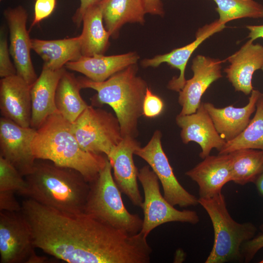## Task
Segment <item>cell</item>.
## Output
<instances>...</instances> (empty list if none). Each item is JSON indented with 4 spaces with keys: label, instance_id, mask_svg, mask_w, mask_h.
I'll return each mask as SVG.
<instances>
[{
    "label": "cell",
    "instance_id": "6da1fadb",
    "mask_svg": "<svg viewBox=\"0 0 263 263\" xmlns=\"http://www.w3.org/2000/svg\"><path fill=\"white\" fill-rule=\"evenodd\" d=\"M21 212L36 248L69 263H148L152 249L139 232L129 234L85 213L73 214L28 198Z\"/></svg>",
    "mask_w": 263,
    "mask_h": 263
},
{
    "label": "cell",
    "instance_id": "7a4b0ae2",
    "mask_svg": "<svg viewBox=\"0 0 263 263\" xmlns=\"http://www.w3.org/2000/svg\"><path fill=\"white\" fill-rule=\"evenodd\" d=\"M71 124L59 113L48 116L36 129L31 143L33 153L36 159L50 161L77 171L91 183L98 176L108 157L83 150Z\"/></svg>",
    "mask_w": 263,
    "mask_h": 263
},
{
    "label": "cell",
    "instance_id": "3957f363",
    "mask_svg": "<svg viewBox=\"0 0 263 263\" xmlns=\"http://www.w3.org/2000/svg\"><path fill=\"white\" fill-rule=\"evenodd\" d=\"M25 179L28 198L62 212L84 213L90 183L77 171L36 159L32 172Z\"/></svg>",
    "mask_w": 263,
    "mask_h": 263
},
{
    "label": "cell",
    "instance_id": "277c9868",
    "mask_svg": "<svg viewBox=\"0 0 263 263\" xmlns=\"http://www.w3.org/2000/svg\"><path fill=\"white\" fill-rule=\"evenodd\" d=\"M135 64L111 76L102 82L86 77H77L81 88L97 92L92 105H109L113 110L121 127L123 137L135 138L138 134L139 118L143 115V104L148 88L147 83L137 75Z\"/></svg>",
    "mask_w": 263,
    "mask_h": 263
},
{
    "label": "cell",
    "instance_id": "5b68a950",
    "mask_svg": "<svg viewBox=\"0 0 263 263\" xmlns=\"http://www.w3.org/2000/svg\"><path fill=\"white\" fill-rule=\"evenodd\" d=\"M212 224L214 243L206 263H224L244 261L243 244L253 238L256 226L251 222L239 223L229 213L222 192L207 198H198Z\"/></svg>",
    "mask_w": 263,
    "mask_h": 263
},
{
    "label": "cell",
    "instance_id": "8992f818",
    "mask_svg": "<svg viewBox=\"0 0 263 263\" xmlns=\"http://www.w3.org/2000/svg\"><path fill=\"white\" fill-rule=\"evenodd\" d=\"M112 170L108 158L98 176L90 183L84 213L129 234H136L142 229L143 219L126 208Z\"/></svg>",
    "mask_w": 263,
    "mask_h": 263
},
{
    "label": "cell",
    "instance_id": "52a82bcc",
    "mask_svg": "<svg viewBox=\"0 0 263 263\" xmlns=\"http://www.w3.org/2000/svg\"><path fill=\"white\" fill-rule=\"evenodd\" d=\"M71 125L81 147L90 152L108 156L123 139L117 117L92 105H89Z\"/></svg>",
    "mask_w": 263,
    "mask_h": 263
},
{
    "label": "cell",
    "instance_id": "ba28073f",
    "mask_svg": "<svg viewBox=\"0 0 263 263\" xmlns=\"http://www.w3.org/2000/svg\"><path fill=\"white\" fill-rule=\"evenodd\" d=\"M138 179L144 194L141 207L144 218L140 232L145 237H147L153 229L165 223L181 222L194 225L199 222L196 211L178 210L164 198L160 190L159 180L149 165L139 169Z\"/></svg>",
    "mask_w": 263,
    "mask_h": 263
},
{
    "label": "cell",
    "instance_id": "9c48e42d",
    "mask_svg": "<svg viewBox=\"0 0 263 263\" xmlns=\"http://www.w3.org/2000/svg\"><path fill=\"white\" fill-rule=\"evenodd\" d=\"M35 248L31 227L21 211H0V263H46Z\"/></svg>",
    "mask_w": 263,
    "mask_h": 263
},
{
    "label": "cell",
    "instance_id": "30bf717a",
    "mask_svg": "<svg viewBox=\"0 0 263 263\" xmlns=\"http://www.w3.org/2000/svg\"><path fill=\"white\" fill-rule=\"evenodd\" d=\"M160 131L154 132L148 144L139 147L134 154L144 160L161 182L164 198L172 206L181 207L199 204L198 198L188 192L176 178L161 144Z\"/></svg>",
    "mask_w": 263,
    "mask_h": 263
},
{
    "label": "cell",
    "instance_id": "8fae6325",
    "mask_svg": "<svg viewBox=\"0 0 263 263\" xmlns=\"http://www.w3.org/2000/svg\"><path fill=\"white\" fill-rule=\"evenodd\" d=\"M36 131L31 127H23L0 117V156L24 177L32 172L36 160L31 147Z\"/></svg>",
    "mask_w": 263,
    "mask_h": 263
},
{
    "label": "cell",
    "instance_id": "7c38bea8",
    "mask_svg": "<svg viewBox=\"0 0 263 263\" xmlns=\"http://www.w3.org/2000/svg\"><path fill=\"white\" fill-rule=\"evenodd\" d=\"M4 15L9 30V51L17 75L31 86L38 76L31 58V39L26 28L27 12L22 6H18L5 9Z\"/></svg>",
    "mask_w": 263,
    "mask_h": 263
},
{
    "label": "cell",
    "instance_id": "4fadbf2b",
    "mask_svg": "<svg viewBox=\"0 0 263 263\" xmlns=\"http://www.w3.org/2000/svg\"><path fill=\"white\" fill-rule=\"evenodd\" d=\"M223 61L203 55H197L192 60L193 76L186 80L179 92L178 103L182 107L180 114L194 113L200 106L202 97L211 84L221 78Z\"/></svg>",
    "mask_w": 263,
    "mask_h": 263
},
{
    "label": "cell",
    "instance_id": "5bb4252c",
    "mask_svg": "<svg viewBox=\"0 0 263 263\" xmlns=\"http://www.w3.org/2000/svg\"><path fill=\"white\" fill-rule=\"evenodd\" d=\"M140 144L132 137H124L107 156L113 172V178L121 192L132 204L141 207L143 202L138 183V170L133 155Z\"/></svg>",
    "mask_w": 263,
    "mask_h": 263
},
{
    "label": "cell",
    "instance_id": "9a60e30c",
    "mask_svg": "<svg viewBox=\"0 0 263 263\" xmlns=\"http://www.w3.org/2000/svg\"><path fill=\"white\" fill-rule=\"evenodd\" d=\"M176 122L181 129L180 136L183 143H197L201 149L199 156L203 159L210 155L213 148L220 151L226 143L217 132L204 102L201 103L194 113L178 114Z\"/></svg>",
    "mask_w": 263,
    "mask_h": 263
},
{
    "label": "cell",
    "instance_id": "2e32d148",
    "mask_svg": "<svg viewBox=\"0 0 263 263\" xmlns=\"http://www.w3.org/2000/svg\"><path fill=\"white\" fill-rule=\"evenodd\" d=\"M1 116L23 127H31V86L17 74L0 81Z\"/></svg>",
    "mask_w": 263,
    "mask_h": 263
},
{
    "label": "cell",
    "instance_id": "e0dca14e",
    "mask_svg": "<svg viewBox=\"0 0 263 263\" xmlns=\"http://www.w3.org/2000/svg\"><path fill=\"white\" fill-rule=\"evenodd\" d=\"M185 174L198 185L199 198L213 197L222 192L223 187L232 181L230 155H209Z\"/></svg>",
    "mask_w": 263,
    "mask_h": 263
},
{
    "label": "cell",
    "instance_id": "ac0fdd59",
    "mask_svg": "<svg viewBox=\"0 0 263 263\" xmlns=\"http://www.w3.org/2000/svg\"><path fill=\"white\" fill-rule=\"evenodd\" d=\"M226 60L230 64L224 72L235 90L251 94L253 74L263 67V45L249 39Z\"/></svg>",
    "mask_w": 263,
    "mask_h": 263
},
{
    "label": "cell",
    "instance_id": "d6986e66",
    "mask_svg": "<svg viewBox=\"0 0 263 263\" xmlns=\"http://www.w3.org/2000/svg\"><path fill=\"white\" fill-rule=\"evenodd\" d=\"M225 27V25L220 24L218 20L206 25L198 30L196 38L192 42L183 47L174 49L168 53L157 55L152 58L145 59L142 61V65L145 67H156L162 63H167L171 68L179 70V76L173 77L169 81L168 88L171 90L179 92L185 84V69L193 53L206 39L215 33L221 31Z\"/></svg>",
    "mask_w": 263,
    "mask_h": 263
},
{
    "label": "cell",
    "instance_id": "ffe728a7",
    "mask_svg": "<svg viewBox=\"0 0 263 263\" xmlns=\"http://www.w3.org/2000/svg\"><path fill=\"white\" fill-rule=\"evenodd\" d=\"M260 94L259 90L253 89L248 103L240 108L231 105L220 108L210 102H204L217 132L226 142L235 138L247 126Z\"/></svg>",
    "mask_w": 263,
    "mask_h": 263
},
{
    "label": "cell",
    "instance_id": "44dd1931",
    "mask_svg": "<svg viewBox=\"0 0 263 263\" xmlns=\"http://www.w3.org/2000/svg\"><path fill=\"white\" fill-rule=\"evenodd\" d=\"M64 70V68L52 70L43 67L39 76L31 86V127L37 129L48 116L58 113L55 104V94Z\"/></svg>",
    "mask_w": 263,
    "mask_h": 263
},
{
    "label": "cell",
    "instance_id": "7402d4cb",
    "mask_svg": "<svg viewBox=\"0 0 263 263\" xmlns=\"http://www.w3.org/2000/svg\"><path fill=\"white\" fill-rule=\"evenodd\" d=\"M139 58L134 52L109 56H82L77 60L68 62L65 67L83 74L94 81L102 82L129 66L136 64Z\"/></svg>",
    "mask_w": 263,
    "mask_h": 263
},
{
    "label": "cell",
    "instance_id": "603a6c76",
    "mask_svg": "<svg viewBox=\"0 0 263 263\" xmlns=\"http://www.w3.org/2000/svg\"><path fill=\"white\" fill-rule=\"evenodd\" d=\"M31 48L43 60V67L52 70L61 69L82 56L80 35L56 40L31 39Z\"/></svg>",
    "mask_w": 263,
    "mask_h": 263
},
{
    "label": "cell",
    "instance_id": "cb8c5ba5",
    "mask_svg": "<svg viewBox=\"0 0 263 263\" xmlns=\"http://www.w3.org/2000/svg\"><path fill=\"white\" fill-rule=\"evenodd\" d=\"M98 3L105 27L111 36L115 37L126 23L145 22L146 13L143 0H101Z\"/></svg>",
    "mask_w": 263,
    "mask_h": 263
},
{
    "label": "cell",
    "instance_id": "d4e9b609",
    "mask_svg": "<svg viewBox=\"0 0 263 263\" xmlns=\"http://www.w3.org/2000/svg\"><path fill=\"white\" fill-rule=\"evenodd\" d=\"M82 23L83 29L80 36L82 56L104 55L109 45L111 35L104 26L102 9L99 3L86 11Z\"/></svg>",
    "mask_w": 263,
    "mask_h": 263
},
{
    "label": "cell",
    "instance_id": "484cf974",
    "mask_svg": "<svg viewBox=\"0 0 263 263\" xmlns=\"http://www.w3.org/2000/svg\"><path fill=\"white\" fill-rule=\"evenodd\" d=\"M81 89L77 78L65 69L56 89L55 104L58 113L71 123L89 106L80 95Z\"/></svg>",
    "mask_w": 263,
    "mask_h": 263
},
{
    "label": "cell",
    "instance_id": "4316f807",
    "mask_svg": "<svg viewBox=\"0 0 263 263\" xmlns=\"http://www.w3.org/2000/svg\"><path fill=\"white\" fill-rule=\"evenodd\" d=\"M231 159L232 181L244 185L254 183L263 171V151L243 149L229 153Z\"/></svg>",
    "mask_w": 263,
    "mask_h": 263
},
{
    "label": "cell",
    "instance_id": "83f0119b",
    "mask_svg": "<svg viewBox=\"0 0 263 263\" xmlns=\"http://www.w3.org/2000/svg\"><path fill=\"white\" fill-rule=\"evenodd\" d=\"M243 149L263 151V96L261 93L254 117L243 132L234 139L226 142L218 154H227Z\"/></svg>",
    "mask_w": 263,
    "mask_h": 263
},
{
    "label": "cell",
    "instance_id": "f1b7e54d",
    "mask_svg": "<svg viewBox=\"0 0 263 263\" xmlns=\"http://www.w3.org/2000/svg\"><path fill=\"white\" fill-rule=\"evenodd\" d=\"M222 24L242 18H263V5L254 0H213Z\"/></svg>",
    "mask_w": 263,
    "mask_h": 263
},
{
    "label": "cell",
    "instance_id": "f546056e",
    "mask_svg": "<svg viewBox=\"0 0 263 263\" xmlns=\"http://www.w3.org/2000/svg\"><path fill=\"white\" fill-rule=\"evenodd\" d=\"M11 190L20 195L29 196L25 177L8 161L0 156V191Z\"/></svg>",
    "mask_w": 263,
    "mask_h": 263
},
{
    "label": "cell",
    "instance_id": "4dcf8cb0",
    "mask_svg": "<svg viewBox=\"0 0 263 263\" xmlns=\"http://www.w3.org/2000/svg\"><path fill=\"white\" fill-rule=\"evenodd\" d=\"M164 107V104L161 98L148 87L143 104V115L148 118L157 117L162 113Z\"/></svg>",
    "mask_w": 263,
    "mask_h": 263
},
{
    "label": "cell",
    "instance_id": "1f68e13d",
    "mask_svg": "<svg viewBox=\"0 0 263 263\" xmlns=\"http://www.w3.org/2000/svg\"><path fill=\"white\" fill-rule=\"evenodd\" d=\"M6 38L1 35L0 39V76L6 77L17 74V71L10 58Z\"/></svg>",
    "mask_w": 263,
    "mask_h": 263
},
{
    "label": "cell",
    "instance_id": "d6a6232c",
    "mask_svg": "<svg viewBox=\"0 0 263 263\" xmlns=\"http://www.w3.org/2000/svg\"><path fill=\"white\" fill-rule=\"evenodd\" d=\"M261 233L245 242L241 248V253L245 263L250 262L257 253L263 247V224L260 226Z\"/></svg>",
    "mask_w": 263,
    "mask_h": 263
},
{
    "label": "cell",
    "instance_id": "836d02e7",
    "mask_svg": "<svg viewBox=\"0 0 263 263\" xmlns=\"http://www.w3.org/2000/svg\"><path fill=\"white\" fill-rule=\"evenodd\" d=\"M56 3V0H36L35 4L34 19L30 29L48 17L53 12Z\"/></svg>",
    "mask_w": 263,
    "mask_h": 263
},
{
    "label": "cell",
    "instance_id": "e575fe53",
    "mask_svg": "<svg viewBox=\"0 0 263 263\" xmlns=\"http://www.w3.org/2000/svg\"><path fill=\"white\" fill-rule=\"evenodd\" d=\"M15 193L11 190L0 191V211H21V205L17 201Z\"/></svg>",
    "mask_w": 263,
    "mask_h": 263
},
{
    "label": "cell",
    "instance_id": "d590c367",
    "mask_svg": "<svg viewBox=\"0 0 263 263\" xmlns=\"http://www.w3.org/2000/svg\"><path fill=\"white\" fill-rule=\"evenodd\" d=\"M101 0H80V4L73 17V22L79 26L82 23L83 16L86 11L91 6L98 3Z\"/></svg>",
    "mask_w": 263,
    "mask_h": 263
},
{
    "label": "cell",
    "instance_id": "8d00e7d4",
    "mask_svg": "<svg viewBox=\"0 0 263 263\" xmlns=\"http://www.w3.org/2000/svg\"><path fill=\"white\" fill-rule=\"evenodd\" d=\"M146 13L162 16L164 12L160 0H143Z\"/></svg>",
    "mask_w": 263,
    "mask_h": 263
},
{
    "label": "cell",
    "instance_id": "74e56055",
    "mask_svg": "<svg viewBox=\"0 0 263 263\" xmlns=\"http://www.w3.org/2000/svg\"><path fill=\"white\" fill-rule=\"evenodd\" d=\"M246 28L249 31L247 38L249 39L254 41L255 40L259 38H263V25H247L246 26Z\"/></svg>",
    "mask_w": 263,
    "mask_h": 263
},
{
    "label": "cell",
    "instance_id": "f35d334b",
    "mask_svg": "<svg viewBox=\"0 0 263 263\" xmlns=\"http://www.w3.org/2000/svg\"><path fill=\"white\" fill-rule=\"evenodd\" d=\"M254 184L259 193L263 196V171L257 178Z\"/></svg>",
    "mask_w": 263,
    "mask_h": 263
},
{
    "label": "cell",
    "instance_id": "ab89813d",
    "mask_svg": "<svg viewBox=\"0 0 263 263\" xmlns=\"http://www.w3.org/2000/svg\"><path fill=\"white\" fill-rule=\"evenodd\" d=\"M260 263H263V259L259 262Z\"/></svg>",
    "mask_w": 263,
    "mask_h": 263
},
{
    "label": "cell",
    "instance_id": "60d3db41",
    "mask_svg": "<svg viewBox=\"0 0 263 263\" xmlns=\"http://www.w3.org/2000/svg\"><path fill=\"white\" fill-rule=\"evenodd\" d=\"M261 70H262L263 72V67H262V68L261 69Z\"/></svg>",
    "mask_w": 263,
    "mask_h": 263
},
{
    "label": "cell",
    "instance_id": "b9f144b4",
    "mask_svg": "<svg viewBox=\"0 0 263 263\" xmlns=\"http://www.w3.org/2000/svg\"><path fill=\"white\" fill-rule=\"evenodd\" d=\"M262 95H263V93H262Z\"/></svg>",
    "mask_w": 263,
    "mask_h": 263
},
{
    "label": "cell",
    "instance_id": "7bdbcfd3",
    "mask_svg": "<svg viewBox=\"0 0 263 263\" xmlns=\"http://www.w3.org/2000/svg\"></svg>",
    "mask_w": 263,
    "mask_h": 263
}]
</instances>
